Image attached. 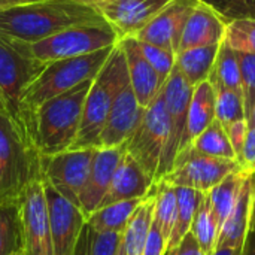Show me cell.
<instances>
[{
  "label": "cell",
  "mask_w": 255,
  "mask_h": 255,
  "mask_svg": "<svg viewBox=\"0 0 255 255\" xmlns=\"http://www.w3.org/2000/svg\"><path fill=\"white\" fill-rule=\"evenodd\" d=\"M88 24L108 22L94 6L78 0H37L0 9V34L27 43Z\"/></svg>",
  "instance_id": "1"
},
{
  "label": "cell",
  "mask_w": 255,
  "mask_h": 255,
  "mask_svg": "<svg viewBox=\"0 0 255 255\" xmlns=\"http://www.w3.org/2000/svg\"><path fill=\"white\" fill-rule=\"evenodd\" d=\"M91 84L93 79L85 81L46 100L22 121V127L40 157L54 155L73 146Z\"/></svg>",
  "instance_id": "2"
},
{
  "label": "cell",
  "mask_w": 255,
  "mask_h": 255,
  "mask_svg": "<svg viewBox=\"0 0 255 255\" xmlns=\"http://www.w3.org/2000/svg\"><path fill=\"white\" fill-rule=\"evenodd\" d=\"M114 46H108L81 57L46 63L21 96L18 118L19 126L22 127V121L46 100L66 93L85 81L94 79L111 55Z\"/></svg>",
  "instance_id": "3"
},
{
  "label": "cell",
  "mask_w": 255,
  "mask_h": 255,
  "mask_svg": "<svg viewBox=\"0 0 255 255\" xmlns=\"http://www.w3.org/2000/svg\"><path fill=\"white\" fill-rule=\"evenodd\" d=\"M42 179L40 155L30 136L6 111L0 112V203L18 202L24 190Z\"/></svg>",
  "instance_id": "4"
},
{
  "label": "cell",
  "mask_w": 255,
  "mask_h": 255,
  "mask_svg": "<svg viewBox=\"0 0 255 255\" xmlns=\"http://www.w3.org/2000/svg\"><path fill=\"white\" fill-rule=\"evenodd\" d=\"M128 82V72L126 64L124 51L120 42L114 46L106 63L93 79L88 90L84 114L79 126L76 140L70 149L99 148L100 133L108 120L109 111L117 94Z\"/></svg>",
  "instance_id": "5"
},
{
  "label": "cell",
  "mask_w": 255,
  "mask_h": 255,
  "mask_svg": "<svg viewBox=\"0 0 255 255\" xmlns=\"http://www.w3.org/2000/svg\"><path fill=\"white\" fill-rule=\"evenodd\" d=\"M1 36V34H0ZM21 55L40 61L43 64L87 55L99 49L114 46L120 42V36L109 24L75 25L55 33L37 42H19L1 36Z\"/></svg>",
  "instance_id": "6"
},
{
  "label": "cell",
  "mask_w": 255,
  "mask_h": 255,
  "mask_svg": "<svg viewBox=\"0 0 255 255\" xmlns=\"http://www.w3.org/2000/svg\"><path fill=\"white\" fill-rule=\"evenodd\" d=\"M169 115L160 91L152 103L145 108L137 128L126 142V151L152 178L154 184L158 178V169L169 142Z\"/></svg>",
  "instance_id": "7"
},
{
  "label": "cell",
  "mask_w": 255,
  "mask_h": 255,
  "mask_svg": "<svg viewBox=\"0 0 255 255\" xmlns=\"http://www.w3.org/2000/svg\"><path fill=\"white\" fill-rule=\"evenodd\" d=\"M193 90H194V87L173 66L169 78L166 79V82L161 88L166 111L169 115L170 133H169V142H167V146H166V151L163 154L161 164L158 169L157 182L172 170L175 158L178 157V154L182 149L187 148L188 108H190Z\"/></svg>",
  "instance_id": "8"
},
{
  "label": "cell",
  "mask_w": 255,
  "mask_h": 255,
  "mask_svg": "<svg viewBox=\"0 0 255 255\" xmlns=\"http://www.w3.org/2000/svg\"><path fill=\"white\" fill-rule=\"evenodd\" d=\"M242 169L236 160L200 155L193 149L185 148L175 158L172 170L160 181H166L173 187H187L200 193H208L230 173Z\"/></svg>",
  "instance_id": "9"
},
{
  "label": "cell",
  "mask_w": 255,
  "mask_h": 255,
  "mask_svg": "<svg viewBox=\"0 0 255 255\" xmlns=\"http://www.w3.org/2000/svg\"><path fill=\"white\" fill-rule=\"evenodd\" d=\"M96 149H67L40 157L42 181L79 206V196L87 182Z\"/></svg>",
  "instance_id": "10"
},
{
  "label": "cell",
  "mask_w": 255,
  "mask_h": 255,
  "mask_svg": "<svg viewBox=\"0 0 255 255\" xmlns=\"http://www.w3.org/2000/svg\"><path fill=\"white\" fill-rule=\"evenodd\" d=\"M19 217L22 226V255H52L48 203L43 181H33L21 194Z\"/></svg>",
  "instance_id": "11"
},
{
  "label": "cell",
  "mask_w": 255,
  "mask_h": 255,
  "mask_svg": "<svg viewBox=\"0 0 255 255\" xmlns=\"http://www.w3.org/2000/svg\"><path fill=\"white\" fill-rule=\"evenodd\" d=\"M43 66L40 61L21 55L0 36V97L7 114L16 123L21 96Z\"/></svg>",
  "instance_id": "12"
},
{
  "label": "cell",
  "mask_w": 255,
  "mask_h": 255,
  "mask_svg": "<svg viewBox=\"0 0 255 255\" xmlns=\"http://www.w3.org/2000/svg\"><path fill=\"white\" fill-rule=\"evenodd\" d=\"M43 187L49 214L52 255H75L87 218L79 206L61 196L49 184L43 182Z\"/></svg>",
  "instance_id": "13"
},
{
  "label": "cell",
  "mask_w": 255,
  "mask_h": 255,
  "mask_svg": "<svg viewBox=\"0 0 255 255\" xmlns=\"http://www.w3.org/2000/svg\"><path fill=\"white\" fill-rule=\"evenodd\" d=\"M172 0H112L94 4L121 37L136 36Z\"/></svg>",
  "instance_id": "14"
},
{
  "label": "cell",
  "mask_w": 255,
  "mask_h": 255,
  "mask_svg": "<svg viewBox=\"0 0 255 255\" xmlns=\"http://www.w3.org/2000/svg\"><path fill=\"white\" fill-rule=\"evenodd\" d=\"M145 109L139 106L130 81L117 94L99 139V148H118L126 145L137 128Z\"/></svg>",
  "instance_id": "15"
},
{
  "label": "cell",
  "mask_w": 255,
  "mask_h": 255,
  "mask_svg": "<svg viewBox=\"0 0 255 255\" xmlns=\"http://www.w3.org/2000/svg\"><path fill=\"white\" fill-rule=\"evenodd\" d=\"M197 3L199 0H172L133 37L176 54L185 22Z\"/></svg>",
  "instance_id": "16"
},
{
  "label": "cell",
  "mask_w": 255,
  "mask_h": 255,
  "mask_svg": "<svg viewBox=\"0 0 255 255\" xmlns=\"http://www.w3.org/2000/svg\"><path fill=\"white\" fill-rule=\"evenodd\" d=\"M126 152V145L118 148H97L93 157L91 169L79 196V209L88 218L102 203L108 193L114 173Z\"/></svg>",
  "instance_id": "17"
},
{
  "label": "cell",
  "mask_w": 255,
  "mask_h": 255,
  "mask_svg": "<svg viewBox=\"0 0 255 255\" xmlns=\"http://www.w3.org/2000/svg\"><path fill=\"white\" fill-rule=\"evenodd\" d=\"M120 45L124 51L128 81L140 108H148L163 88V82L154 67L143 57L136 37L127 36L120 39Z\"/></svg>",
  "instance_id": "18"
},
{
  "label": "cell",
  "mask_w": 255,
  "mask_h": 255,
  "mask_svg": "<svg viewBox=\"0 0 255 255\" xmlns=\"http://www.w3.org/2000/svg\"><path fill=\"white\" fill-rule=\"evenodd\" d=\"M226 30L227 21L211 6L199 0L185 22L178 52L190 48L218 45L224 40Z\"/></svg>",
  "instance_id": "19"
},
{
  "label": "cell",
  "mask_w": 255,
  "mask_h": 255,
  "mask_svg": "<svg viewBox=\"0 0 255 255\" xmlns=\"http://www.w3.org/2000/svg\"><path fill=\"white\" fill-rule=\"evenodd\" d=\"M154 187L152 178L126 151L99 208L131 199H145ZM97 208V209H99Z\"/></svg>",
  "instance_id": "20"
},
{
  "label": "cell",
  "mask_w": 255,
  "mask_h": 255,
  "mask_svg": "<svg viewBox=\"0 0 255 255\" xmlns=\"http://www.w3.org/2000/svg\"><path fill=\"white\" fill-rule=\"evenodd\" d=\"M253 197H254V175H250L242 184L238 200L220 230L215 248H242L251 229L253 215Z\"/></svg>",
  "instance_id": "21"
},
{
  "label": "cell",
  "mask_w": 255,
  "mask_h": 255,
  "mask_svg": "<svg viewBox=\"0 0 255 255\" xmlns=\"http://www.w3.org/2000/svg\"><path fill=\"white\" fill-rule=\"evenodd\" d=\"M215 88L209 81L194 87L187 123V146L215 121Z\"/></svg>",
  "instance_id": "22"
},
{
  "label": "cell",
  "mask_w": 255,
  "mask_h": 255,
  "mask_svg": "<svg viewBox=\"0 0 255 255\" xmlns=\"http://www.w3.org/2000/svg\"><path fill=\"white\" fill-rule=\"evenodd\" d=\"M154 203H155V187H152L149 194L137 206V209L131 215L128 224L124 230V235H123L124 255L143 254L146 239L149 235V229L152 224Z\"/></svg>",
  "instance_id": "23"
},
{
  "label": "cell",
  "mask_w": 255,
  "mask_h": 255,
  "mask_svg": "<svg viewBox=\"0 0 255 255\" xmlns=\"http://www.w3.org/2000/svg\"><path fill=\"white\" fill-rule=\"evenodd\" d=\"M220 49L218 45L190 48L179 51L175 57V67L185 76V79L193 85H199L203 81H208Z\"/></svg>",
  "instance_id": "24"
},
{
  "label": "cell",
  "mask_w": 255,
  "mask_h": 255,
  "mask_svg": "<svg viewBox=\"0 0 255 255\" xmlns=\"http://www.w3.org/2000/svg\"><path fill=\"white\" fill-rule=\"evenodd\" d=\"M142 202L143 199H131L102 206L87 218V226L97 233H124L131 215Z\"/></svg>",
  "instance_id": "25"
},
{
  "label": "cell",
  "mask_w": 255,
  "mask_h": 255,
  "mask_svg": "<svg viewBox=\"0 0 255 255\" xmlns=\"http://www.w3.org/2000/svg\"><path fill=\"white\" fill-rule=\"evenodd\" d=\"M248 176L250 175L245 173L244 170L230 173L218 185H215L212 190H209L206 193V196L209 199V205L214 212V217L218 224V230H221L226 220L229 218V215L238 200V196L241 193L242 184L245 182V179Z\"/></svg>",
  "instance_id": "26"
},
{
  "label": "cell",
  "mask_w": 255,
  "mask_h": 255,
  "mask_svg": "<svg viewBox=\"0 0 255 255\" xmlns=\"http://www.w3.org/2000/svg\"><path fill=\"white\" fill-rule=\"evenodd\" d=\"M208 81L212 84L215 90L226 88V90H232V91L242 94V81H241L238 51H235L226 40L220 43L217 60H215L212 73Z\"/></svg>",
  "instance_id": "27"
},
{
  "label": "cell",
  "mask_w": 255,
  "mask_h": 255,
  "mask_svg": "<svg viewBox=\"0 0 255 255\" xmlns=\"http://www.w3.org/2000/svg\"><path fill=\"white\" fill-rule=\"evenodd\" d=\"M175 191H176L178 211H176L175 226H173V230L167 244V251L175 248L182 241V238L191 230L193 220L203 200V193L193 190V188L175 187Z\"/></svg>",
  "instance_id": "28"
},
{
  "label": "cell",
  "mask_w": 255,
  "mask_h": 255,
  "mask_svg": "<svg viewBox=\"0 0 255 255\" xmlns=\"http://www.w3.org/2000/svg\"><path fill=\"white\" fill-rule=\"evenodd\" d=\"M22 250L19 203H0V255H22Z\"/></svg>",
  "instance_id": "29"
},
{
  "label": "cell",
  "mask_w": 255,
  "mask_h": 255,
  "mask_svg": "<svg viewBox=\"0 0 255 255\" xmlns=\"http://www.w3.org/2000/svg\"><path fill=\"white\" fill-rule=\"evenodd\" d=\"M187 148L193 149L200 155L238 161L236 152L227 137V133L217 120L208 128H205Z\"/></svg>",
  "instance_id": "30"
},
{
  "label": "cell",
  "mask_w": 255,
  "mask_h": 255,
  "mask_svg": "<svg viewBox=\"0 0 255 255\" xmlns=\"http://www.w3.org/2000/svg\"><path fill=\"white\" fill-rule=\"evenodd\" d=\"M154 187H155V203H154L152 220L160 229L166 244H169L176 220V211H178L176 191L175 187L167 184L166 181H158L157 184H154Z\"/></svg>",
  "instance_id": "31"
},
{
  "label": "cell",
  "mask_w": 255,
  "mask_h": 255,
  "mask_svg": "<svg viewBox=\"0 0 255 255\" xmlns=\"http://www.w3.org/2000/svg\"><path fill=\"white\" fill-rule=\"evenodd\" d=\"M197 241L199 247L206 255H211L215 251L217 241H218V224L214 217L212 208L209 205V199L206 193H203V200L197 209V214L193 220L191 230H190Z\"/></svg>",
  "instance_id": "32"
},
{
  "label": "cell",
  "mask_w": 255,
  "mask_h": 255,
  "mask_svg": "<svg viewBox=\"0 0 255 255\" xmlns=\"http://www.w3.org/2000/svg\"><path fill=\"white\" fill-rule=\"evenodd\" d=\"M123 235L124 233H97L85 224L75 255H118Z\"/></svg>",
  "instance_id": "33"
},
{
  "label": "cell",
  "mask_w": 255,
  "mask_h": 255,
  "mask_svg": "<svg viewBox=\"0 0 255 255\" xmlns=\"http://www.w3.org/2000/svg\"><path fill=\"white\" fill-rule=\"evenodd\" d=\"M217 99H215V120L226 128L227 126L247 120L245 115V106H244V97L241 93L218 88L215 90Z\"/></svg>",
  "instance_id": "34"
},
{
  "label": "cell",
  "mask_w": 255,
  "mask_h": 255,
  "mask_svg": "<svg viewBox=\"0 0 255 255\" xmlns=\"http://www.w3.org/2000/svg\"><path fill=\"white\" fill-rule=\"evenodd\" d=\"M224 40L235 51L255 54V19H235L227 22Z\"/></svg>",
  "instance_id": "35"
},
{
  "label": "cell",
  "mask_w": 255,
  "mask_h": 255,
  "mask_svg": "<svg viewBox=\"0 0 255 255\" xmlns=\"http://www.w3.org/2000/svg\"><path fill=\"white\" fill-rule=\"evenodd\" d=\"M217 10L227 22L255 19V0H200Z\"/></svg>",
  "instance_id": "36"
},
{
  "label": "cell",
  "mask_w": 255,
  "mask_h": 255,
  "mask_svg": "<svg viewBox=\"0 0 255 255\" xmlns=\"http://www.w3.org/2000/svg\"><path fill=\"white\" fill-rule=\"evenodd\" d=\"M137 43H139V48H140L143 57L154 67V70L158 73L161 82L164 84L166 79L169 78L173 66H175V57H176V54L172 52V51H169V49H164V48L155 46L152 43H148V42L137 40Z\"/></svg>",
  "instance_id": "37"
},
{
  "label": "cell",
  "mask_w": 255,
  "mask_h": 255,
  "mask_svg": "<svg viewBox=\"0 0 255 255\" xmlns=\"http://www.w3.org/2000/svg\"><path fill=\"white\" fill-rule=\"evenodd\" d=\"M238 58H239V67H241L245 115L248 118L255 102V54L238 51Z\"/></svg>",
  "instance_id": "38"
},
{
  "label": "cell",
  "mask_w": 255,
  "mask_h": 255,
  "mask_svg": "<svg viewBox=\"0 0 255 255\" xmlns=\"http://www.w3.org/2000/svg\"><path fill=\"white\" fill-rule=\"evenodd\" d=\"M238 163L245 173L255 175V127L248 128V134L244 148L238 157Z\"/></svg>",
  "instance_id": "39"
},
{
  "label": "cell",
  "mask_w": 255,
  "mask_h": 255,
  "mask_svg": "<svg viewBox=\"0 0 255 255\" xmlns=\"http://www.w3.org/2000/svg\"><path fill=\"white\" fill-rule=\"evenodd\" d=\"M248 121L247 120H241V121H236L230 126H227L224 130L227 133V137L236 152V157H239L242 148H244V143H245V139H247V134H248Z\"/></svg>",
  "instance_id": "40"
},
{
  "label": "cell",
  "mask_w": 255,
  "mask_h": 255,
  "mask_svg": "<svg viewBox=\"0 0 255 255\" xmlns=\"http://www.w3.org/2000/svg\"><path fill=\"white\" fill-rule=\"evenodd\" d=\"M166 253H167V244H166L164 238L161 236L160 229L157 227V224L152 220L149 235L146 239V245H145L142 255H166Z\"/></svg>",
  "instance_id": "41"
},
{
  "label": "cell",
  "mask_w": 255,
  "mask_h": 255,
  "mask_svg": "<svg viewBox=\"0 0 255 255\" xmlns=\"http://www.w3.org/2000/svg\"><path fill=\"white\" fill-rule=\"evenodd\" d=\"M166 255H206L203 251H202V248L199 247V244H197V241L194 239V236H193V233L191 232H188L184 238H182V241L175 247V248H172V250H169Z\"/></svg>",
  "instance_id": "42"
},
{
  "label": "cell",
  "mask_w": 255,
  "mask_h": 255,
  "mask_svg": "<svg viewBox=\"0 0 255 255\" xmlns=\"http://www.w3.org/2000/svg\"><path fill=\"white\" fill-rule=\"evenodd\" d=\"M242 255H255V232H250L242 247Z\"/></svg>",
  "instance_id": "43"
},
{
  "label": "cell",
  "mask_w": 255,
  "mask_h": 255,
  "mask_svg": "<svg viewBox=\"0 0 255 255\" xmlns=\"http://www.w3.org/2000/svg\"><path fill=\"white\" fill-rule=\"evenodd\" d=\"M211 255H242V248H229V247L215 248V251Z\"/></svg>",
  "instance_id": "44"
},
{
  "label": "cell",
  "mask_w": 255,
  "mask_h": 255,
  "mask_svg": "<svg viewBox=\"0 0 255 255\" xmlns=\"http://www.w3.org/2000/svg\"><path fill=\"white\" fill-rule=\"evenodd\" d=\"M31 1H37V0H0V9H6V7L24 4V3H31Z\"/></svg>",
  "instance_id": "45"
},
{
  "label": "cell",
  "mask_w": 255,
  "mask_h": 255,
  "mask_svg": "<svg viewBox=\"0 0 255 255\" xmlns=\"http://www.w3.org/2000/svg\"><path fill=\"white\" fill-rule=\"evenodd\" d=\"M250 232H255V175H254V197H253V215H251V229Z\"/></svg>",
  "instance_id": "46"
},
{
  "label": "cell",
  "mask_w": 255,
  "mask_h": 255,
  "mask_svg": "<svg viewBox=\"0 0 255 255\" xmlns=\"http://www.w3.org/2000/svg\"><path fill=\"white\" fill-rule=\"evenodd\" d=\"M247 121H248L250 127H255V102L254 105H253V109H251L250 115H248V118H247Z\"/></svg>",
  "instance_id": "47"
},
{
  "label": "cell",
  "mask_w": 255,
  "mask_h": 255,
  "mask_svg": "<svg viewBox=\"0 0 255 255\" xmlns=\"http://www.w3.org/2000/svg\"><path fill=\"white\" fill-rule=\"evenodd\" d=\"M78 1H82V3H87V4H99V3H105V1H112V0H78Z\"/></svg>",
  "instance_id": "48"
},
{
  "label": "cell",
  "mask_w": 255,
  "mask_h": 255,
  "mask_svg": "<svg viewBox=\"0 0 255 255\" xmlns=\"http://www.w3.org/2000/svg\"><path fill=\"white\" fill-rule=\"evenodd\" d=\"M1 111H6V108H4V105H3V100H1V97H0V112ZM7 112V111H6Z\"/></svg>",
  "instance_id": "49"
},
{
  "label": "cell",
  "mask_w": 255,
  "mask_h": 255,
  "mask_svg": "<svg viewBox=\"0 0 255 255\" xmlns=\"http://www.w3.org/2000/svg\"><path fill=\"white\" fill-rule=\"evenodd\" d=\"M118 255H124V250H123V242H121V248H120V253Z\"/></svg>",
  "instance_id": "50"
}]
</instances>
